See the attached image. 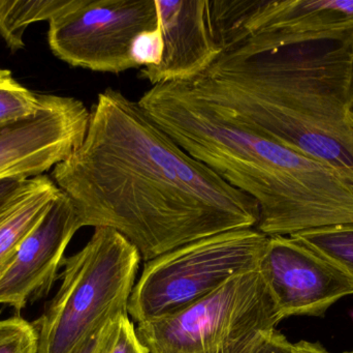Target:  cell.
Instances as JSON below:
<instances>
[{"label":"cell","mask_w":353,"mask_h":353,"mask_svg":"<svg viewBox=\"0 0 353 353\" xmlns=\"http://www.w3.org/2000/svg\"><path fill=\"white\" fill-rule=\"evenodd\" d=\"M52 180L83 227L123 236L148 263L214 234L256 227L259 207L194 159L119 89H105L82 144Z\"/></svg>","instance_id":"cell-1"},{"label":"cell","mask_w":353,"mask_h":353,"mask_svg":"<svg viewBox=\"0 0 353 353\" xmlns=\"http://www.w3.org/2000/svg\"><path fill=\"white\" fill-rule=\"evenodd\" d=\"M189 83L257 134L353 174V30L222 54Z\"/></svg>","instance_id":"cell-2"},{"label":"cell","mask_w":353,"mask_h":353,"mask_svg":"<svg viewBox=\"0 0 353 353\" xmlns=\"http://www.w3.org/2000/svg\"><path fill=\"white\" fill-rule=\"evenodd\" d=\"M138 102L181 149L256 201L261 233L353 226V174L257 134L189 82L154 85Z\"/></svg>","instance_id":"cell-3"},{"label":"cell","mask_w":353,"mask_h":353,"mask_svg":"<svg viewBox=\"0 0 353 353\" xmlns=\"http://www.w3.org/2000/svg\"><path fill=\"white\" fill-rule=\"evenodd\" d=\"M141 260L119 232L95 228L82 250L64 258L61 286L33 323L39 353H72L105 321L128 313Z\"/></svg>","instance_id":"cell-4"},{"label":"cell","mask_w":353,"mask_h":353,"mask_svg":"<svg viewBox=\"0 0 353 353\" xmlns=\"http://www.w3.org/2000/svg\"><path fill=\"white\" fill-rule=\"evenodd\" d=\"M269 236L256 228L230 230L189 242L145 265L128 300L137 323L180 312L232 278L257 271Z\"/></svg>","instance_id":"cell-5"},{"label":"cell","mask_w":353,"mask_h":353,"mask_svg":"<svg viewBox=\"0 0 353 353\" xmlns=\"http://www.w3.org/2000/svg\"><path fill=\"white\" fill-rule=\"evenodd\" d=\"M280 321L257 269L180 312L138 323L136 331L149 353H248Z\"/></svg>","instance_id":"cell-6"},{"label":"cell","mask_w":353,"mask_h":353,"mask_svg":"<svg viewBox=\"0 0 353 353\" xmlns=\"http://www.w3.org/2000/svg\"><path fill=\"white\" fill-rule=\"evenodd\" d=\"M222 54H252L353 30V0H208Z\"/></svg>","instance_id":"cell-7"},{"label":"cell","mask_w":353,"mask_h":353,"mask_svg":"<svg viewBox=\"0 0 353 353\" xmlns=\"http://www.w3.org/2000/svg\"><path fill=\"white\" fill-rule=\"evenodd\" d=\"M48 41L56 57L77 68L120 74L139 68L134 41L159 28L155 0H76L49 22Z\"/></svg>","instance_id":"cell-8"},{"label":"cell","mask_w":353,"mask_h":353,"mask_svg":"<svg viewBox=\"0 0 353 353\" xmlns=\"http://www.w3.org/2000/svg\"><path fill=\"white\" fill-rule=\"evenodd\" d=\"M90 111L80 99L41 95L34 115L0 131V180L43 175L82 144Z\"/></svg>","instance_id":"cell-9"},{"label":"cell","mask_w":353,"mask_h":353,"mask_svg":"<svg viewBox=\"0 0 353 353\" xmlns=\"http://www.w3.org/2000/svg\"><path fill=\"white\" fill-rule=\"evenodd\" d=\"M282 321L321 317L352 296V280L327 259L292 236H271L259 265Z\"/></svg>","instance_id":"cell-10"},{"label":"cell","mask_w":353,"mask_h":353,"mask_svg":"<svg viewBox=\"0 0 353 353\" xmlns=\"http://www.w3.org/2000/svg\"><path fill=\"white\" fill-rule=\"evenodd\" d=\"M82 227L76 205L61 191L0 277V304L20 312L29 302L47 296L68 244Z\"/></svg>","instance_id":"cell-11"},{"label":"cell","mask_w":353,"mask_h":353,"mask_svg":"<svg viewBox=\"0 0 353 353\" xmlns=\"http://www.w3.org/2000/svg\"><path fill=\"white\" fill-rule=\"evenodd\" d=\"M163 41L161 61L141 68L154 85L192 82L222 55L210 18L208 0H155Z\"/></svg>","instance_id":"cell-12"},{"label":"cell","mask_w":353,"mask_h":353,"mask_svg":"<svg viewBox=\"0 0 353 353\" xmlns=\"http://www.w3.org/2000/svg\"><path fill=\"white\" fill-rule=\"evenodd\" d=\"M61 190L49 176L29 180L14 207L0 219V277L12 263L21 242L47 213Z\"/></svg>","instance_id":"cell-13"},{"label":"cell","mask_w":353,"mask_h":353,"mask_svg":"<svg viewBox=\"0 0 353 353\" xmlns=\"http://www.w3.org/2000/svg\"><path fill=\"white\" fill-rule=\"evenodd\" d=\"M76 0H0V35L12 51L25 47L27 27L39 21H52L68 12Z\"/></svg>","instance_id":"cell-14"},{"label":"cell","mask_w":353,"mask_h":353,"mask_svg":"<svg viewBox=\"0 0 353 353\" xmlns=\"http://www.w3.org/2000/svg\"><path fill=\"white\" fill-rule=\"evenodd\" d=\"M292 238L338 267L353 283V226L312 230Z\"/></svg>","instance_id":"cell-15"},{"label":"cell","mask_w":353,"mask_h":353,"mask_svg":"<svg viewBox=\"0 0 353 353\" xmlns=\"http://www.w3.org/2000/svg\"><path fill=\"white\" fill-rule=\"evenodd\" d=\"M41 95L18 82L10 70L0 68V131L34 115Z\"/></svg>","instance_id":"cell-16"},{"label":"cell","mask_w":353,"mask_h":353,"mask_svg":"<svg viewBox=\"0 0 353 353\" xmlns=\"http://www.w3.org/2000/svg\"><path fill=\"white\" fill-rule=\"evenodd\" d=\"M0 353H39V332L34 323L20 315L0 321Z\"/></svg>","instance_id":"cell-17"},{"label":"cell","mask_w":353,"mask_h":353,"mask_svg":"<svg viewBox=\"0 0 353 353\" xmlns=\"http://www.w3.org/2000/svg\"><path fill=\"white\" fill-rule=\"evenodd\" d=\"M163 51L161 27L155 30L142 33L134 41L132 58L139 68L155 66L161 61Z\"/></svg>","instance_id":"cell-18"},{"label":"cell","mask_w":353,"mask_h":353,"mask_svg":"<svg viewBox=\"0 0 353 353\" xmlns=\"http://www.w3.org/2000/svg\"><path fill=\"white\" fill-rule=\"evenodd\" d=\"M103 353H149L148 348L139 339L128 313L120 315L117 333Z\"/></svg>","instance_id":"cell-19"},{"label":"cell","mask_w":353,"mask_h":353,"mask_svg":"<svg viewBox=\"0 0 353 353\" xmlns=\"http://www.w3.org/2000/svg\"><path fill=\"white\" fill-rule=\"evenodd\" d=\"M120 314L115 315L99 325L88 336L72 353H103L105 348L113 341L118 330Z\"/></svg>","instance_id":"cell-20"},{"label":"cell","mask_w":353,"mask_h":353,"mask_svg":"<svg viewBox=\"0 0 353 353\" xmlns=\"http://www.w3.org/2000/svg\"><path fill=\"white\" fill-rule=\"evenodd\" d=\"M29 180L24 178H4L0 180V219L8 213L19 200L25 189L28 186Z\"/></svg>","instance_id":"cell-21"},{"label":"cell","mask_w":353,"mask_h":353,"mask_svg":"<svg viewBox=\"0 0 353 353\" xmlns=\"http://www.w3.org/2000/svg\"><path fill=\"white\" fill-rule=\"evenodd\" d=\"M248 353H294V344L277 330L265 334Z\"/></svg>","instance_id":"cell-22"},{"label":"cell","mask_w":353,"mask_h":353,"mask_svg":"<svg viewBox=\"0 0 353 353\" xmlns=\"http://www.w3.org/2000/svg\"><path fill=\"white\" fill-rule=\"evenodd\" d=\"M294 353H331L327 352L321 344L309 341H300L294 343Z\"/></svg>","instance_id":"cell-23"},{"label":"cell","mask_w":353,"mask_h":353,"mask_svg":"<svg viewBox=\"0 0 353 353\" xmlns=\"http://www.w3.org/2000/svg\"><path fill=\"white\" fill-rule=\"evenodd\" d=\"M343 353H353V350H350V352H343Z\"/></svg>","instance_id":"cell-24"},{"label":"cell","mask_w":353,"mask_h":353,"mask_svg":"<svg viewBox=\"0 0 353 353\" xmlns=\"http://www.w3.org/2000/svg\"><path fill=\"white\" fill-rule=\"evenodd\" d=\"M352 116H353V102H352Z\"/></svg>","instance_id":"cell-25"}]
</instances>
